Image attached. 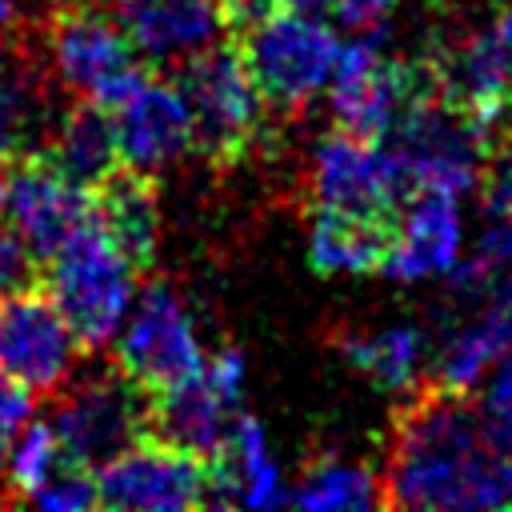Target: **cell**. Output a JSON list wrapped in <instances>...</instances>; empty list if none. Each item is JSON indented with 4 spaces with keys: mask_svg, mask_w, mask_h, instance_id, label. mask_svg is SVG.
I'll return each mask as SVG.
<instances>
[{
    "mask_svg": "<svg viewBox=\"0 0 512 512\" xmlns=\"http://www.w3.org/2000/svg\"><path fill=\"white\" fill-rule=\"evenodd\" d=\"M32 412V392H24L20 384H12L4 372H0V440L16 436L20 424L28 420Z\"/></svg>",
    "mask_w": 512,
    "mask_h": 512,
    "instance_id": "d6a6232c",
    "label": "cell"
},
{
    "mask_svg": "<svg viewBox=\"0 0 512 512\" xmlns=\"http://www.w3.org/2000/svg\"><path fill=\"white\" fill-rule=\"evenodd\" d=\"M112 20L128 36L140 64H180L216 44L224 16L216 0H112Z\"/></svg>",
    "mask_w": 512,
    "mask_h": 512,
    "instance_id": "2e32d148",
    "label": "cell"
},
{
    "mask_svg": "<svg viewBox=\"0 0 512 512\" xmlns=\"http://www.w3.org/2000/svg\"><path fill=\"white\" fill-rule=\"evenodd\" d=\"M412 184L384 140H364L344 128L328 132L308 168V196L316 212H348L396 224Z\"/></svg>",
    "mask_w": 512,
    "mask_h": 512,
    "instance_id": "ba28073f",
    "label": "cell"
},
{
    "mask_svg": "<svg viewBox=\"0 0 512 512\" xmlns=\"http://www.w3.org/2000/svg\"><path fill=\"white\" fill-rule=\"evenodd\" d=\"M64 460V452H60V440H56V432H52V424H44V420H36V424H20V436H16V444L8 448V456H4V468H8V476H4V484H8V500L12 504H28V496L56 472V464Z\"/></svg>",
    "mask_w": 512,
    "mask_h": 512,
    "instance_id": "4316f807",
    "label": "cell"
},
{
    "mask_svg": "<svg viewBox=\"0 0 512 512\" xmlns=\"http://www.w3.org/2000/svg\"><path fill=\"white\" fill-rule=\"evenodd\" d=\"M340 356L360 368L376 388H412L424 364V336L420 328L396 324L380 332H340L336 336Z\"/></svg>",
    "mask_w": 512,
    "mask_h": 512,
    "instance_id": "603a6c76",
    "label": "cell"
},
{
    "mask_svg": "<svg viewBox=\"0 0 512 512\" xmlns=\"http://www.w3.org/2000/svg\"><path fill=\"white\" fill-rule=\"evenodd\" d=\"M144 416H148V392H140L128 376L112 368L104 376L76 384L56 404L48 424L60 440L64 460H76L96 472L108 456H116L128 440L144 432Z\"/></svg>",
    "mask_w": 512,
    "mask_h": 512,
    "instance_id": "4fadbf2b",
    "label": "cell"
},
{
    "mask_svg": "<svg viewBox=\"0 0 512 512\" xmlns=\"http://www.w3.org/2000/svg\"><path fill=\"white\" fill-rule=\"evenodd\" d=\"M112 128L120 160L140 172L164 168L192 148V112L176 80H160L152 72L120 108H112Z\"/></svg>",
    "mask_w": 512,
    "mask_h": 512,
    "instance_id": "e0dca14e",
    "label": "cell"
},
{
    "mask_svg": "<svg viewBox=\"0 0 512 512\" xmlns=\"http://www.w3.org/2000/svg\"><path fill=\"white\" fill-rule=\"evenodd\" d=\"M420 64L436 96L496 128L512 108V12H500L480 32L436 44Z\"/></svg>",
    "mask_w": 512,
    "mask_h": 512,
    "instance_id": "8fae6325",
    "label": "cell"
},
{
    "mask_svg": "<svg viewBox=\"0 0 512 512\" xmlns=\"http://www.w3.org/2000/svg\"><path fill=\"white\" fill-rule=\"evenodd\" d=\"M176 88L192 112V148L212 164L228 168L248 156L264 128V100L236 52V44H208L180 60Z\"/></svg>",
    "mask_w": 512,
    "mask_h": 512,
    "instance_id": "277c9868",
    "label": "cell"
},
{
    "mask_svg": "<svg viewBox=\"0 0 512 512\" xmlns=\"http://www.w3.org/2000/svg\"><path fill=\"white\" fill-rule=\"evenodd\" d=\"M392 228L384 220H364L348 212H312L308 236V264L320 276H364L384 272Z\"/></svg>",
    "mask_w": 512,
    "mask_h": 512,
    "instance_id": "44dd1931",
    "label": "cell"
},
{
    "mask_svg": "<svg viewBox=\"0 0 512 512\" xmlns=\"http://www.w3.org/2000/svg\"><path fill=\"white\" fill-rule=\"evenodd\" d=\"M288 504L296 508H372L380 504V484L364 464L340 460V456H316L308 460L300 488L288 492Z\"/></svg>",
    "mask_w": 512,
    "mask_h": 512,
    "instance_id": "cb8c5ba5",
    "label": "cell"
},
{
    "mask_svg": "<svg viewBox=\"0 0 512 512\" xmlns=\"http://www.w3.org/2000/svg\"><path fill=\"white\" fill-rule=\"evenodd\" d=\"M504 272H512V216H496L484 228L476 252L448 268L456 292H488Z\"/></svg>",
    "mask_w": 512,
    "mask_h": 512,
    "instance_id": "83f0119b",
    "label": "cell"
},
{
    "mask_svg": "<svg viewBox=\"0 0 512 512\" xmlns=\"http://www.w3.org/2000/svg\"><path fill=\"white\" fill-rule=\"evenodd\" d=\"M460 196L440 188H412L400 204L384 272L396 280L448 276L460 256Z\"/></svg>",
    "mask_w": 512,
    "mask_h": 512,
    "instance_id": "ac0fdd59",
    "label": "cell"
},
{
    "mask_svg": "<svg viewBox=\"0 0 512 512\" xmlns=\"http://www.w3.org/2000/svg\"><path fill=\"white\" fill-rule=\"evenodd\" d=\"M124 316L128 320H120L124 332L116 340V372L128 376L140 392L152 396L200 368L204 352L192 316L168 284H148L136 308Z\"/></svg>",
    "mask_w": 512,
    "mask_h": 512,
    "instance_id": "7c38bea8",
    "label": "cell"
},
{
    "mask_svg": "<svg viewBox=\"0 0 512 512\" xmlns=\"http://www.w3.org/2000/svg\"><path fill=\"white\" fill-rule=\"evenodd\" d=\"M412 188H440L452 196L476 192L492 152V124L448 104L432 88L384 136Z\"/></svg>",
    "mask_w": 512,
    "mask_h": 512,
    "instance_id": "5b68a950",
    "label": "cell"
},
{
    "mask_svg": "<svg viewBox=\"0 0 512 512\" xmlns=\"http://www.w3.org/2000/svg\"><path fill=\"white\" fill-rule=\"evenodd\" d=\"M0 216L44 260L92 216V200H88V188L68 180L40 148L36 152L28 148V152H20L4 164V208H0Z\"/></svg>",
    "mask_w": 512,
    "mask_h": 512,
    "instance_id": "9a60e30c",
    "label": "cell"
},
{
    "mask_svg": "<svg viewBox=\"0 0 512 512\" xmlns=\"http://www.w3.org/2000/svg\"><path fill=\"white\" fill-rule=\"evenodd\" d=\"M68 180H76L80 188H96L116 164H120V148H116V128H112V112L100 108L96 100H80L72 104L52 140L40 148Z\"/></svg>",
    "mask_w": 512,
    "mask_h": 512,
    "instance_id": "7402d4cb",
    "label": "cell"
},
{
    "mask_svg": "<svg viewBox=\"0 0 512 512\" xmlns=\"http://www.w3.org/2000/svg\"><path fill=\"white\" fill-rule=\"evenodd\" d=\"M88 200L100 232L132 260L136 272H148L160 240V200L152 172H140L120 160L96 188H88Z\"/></svg>",
    "mask_w": 512,
    "mask_h": 512,
    "instance_id": "d6986e66",
    "label": "cell"
},
{
    "mask_svg": "<svg viewBox=\"0 0 512 512\" xmlns=\"http://www.w3.org/2000/svg\"><path fill=\"white\" fill-rule=\"evenodd\" d=\"M396 408L384 468V508H508L512 456H500L480 428L472 392L436 380L412 384Z\"/></svg>",
    "mask_w": 512,
    "mask_h": 512,
    "instance_id": "6da1fadb",
    "label": "cell"
},
{
    "mask_svg": "<svg viewBox=\"0 0 512 512\" xmlns=\"http://www.w3.org/2000/svg\"><path fill=\"white\" fill-rule=\"evenodd\" d=\"M212 504H244V508H276L288 500L280 472L264 452V432L252 416H232L216 452L208 456Z\"/></svg>",
    "mask_w": 512,
    "mask_h": 512,
    "instance_id": "ffe728a7",
    "label": "cell"
},
{
    "mask_svg": "<svg viewBox=\"0 0 512 512\" xmlns=\"http://www.w3.org/2000/svg\"><path fill=\"white\" fill-rule=\"evenodd\" d=\"M496 360H504V352H500L496 336L480 320V324L460 328V332H452L444 340V348H440L436 368H432L428 380H436V384H444L452 392H476V384L488 376V368Z\"/></svg>",
    "mask_w": 512,
    "mask_h": 512,
    "instance_id": "484cf974",
    "label": "cell"
},
{
    "mask_svg": "<svg viewBox=\"0 0 512 512\" xmlns=\"http://www.w3.org/2000/svg\"><path fill=\"white\" fill-rule=\"evenodd\" d=\"M428 88L432 84L424 64L392 60L372 40H352L348 48H340V60L328 80L336 128L364 140H384L396 120L412 108V100Z\"/></svg>",
    "mask_w": 512,
    "mask_h": 512,
    "instance_id": "9c48e42d",
    "label": "cell"
},
{
    "mask_svg": "<svg viewBox=\"0 0 512 512\" xmlns=\"http://www.w3.org/2000/svg\"><path fill=\"white\" fill-rule=\"evenodd\" d=\"M12 20H16V4L12 0H0V32H8Z\"/></svg>",
    "mask_w": 512,
    "mask_h": 512,
    "instance_id": "836d02e7",
    "label": "cell"
},
{
    "mask_svg": "<svg viewBox=\"0 0 512 512\" xmlns=\"http://www.w3.org/2000/svg\"><path fill=\"white\" fill-rule=\"evenodd\" d=\"M232 44L272 112H300L312 104L340 60V40L320 16L268 12L256 24L232 32Z\"/></svg>",
    "mask_w": 512,
    "mask_h": 512,
    "instance_id": "3957f363",
    "label": "cell"
},
{
    "mask_svg": "<svg viewBox=\"0 0 512 512\" xmlns=\"http://www.w3.org/2000/svg\"><path fill=\"white\" fill-rule=\"evenodd\" d=\"M240 384H244V356L236 348H220L216 356H204L196 372L148 396L144 432L164 436L208 460L232 424Z\"/></svg>",
    "mask_w": 512,
    "mask_h": 512,
    "instance_id": "30bf717a",
    "label": "cell"
},
{
    "mask_svg": "<svg viewBox=\"0 0 512 512\" xmlns=\"http://www.w3.org/2000/svg\"><path fill=\"white\" fill-rule=\"evenodd\" d=\"M40 264L44 260L32 252V244L0 216V296L40 284Z\"/></svg>",
    "mask_w": 512,
    "mask_h": 512,
    "instance_id": "4dcf8cb0",
    "label": "cell"
},
{
    "mask_svg": "<svg viewBox=\"0 0 512 512\" xmlns=\"http://www.w3.org/2000/svg\"><path fill=\"white\" fill-rule=\"evenodd\" d=\"M96 504L120 512L208 508L212 504L208 460L164 436L140 432L96 468Z\"/></svg>",
    "mask_w": 512,
    "mask_h": 512,
    "instance_id": "52a82bcc",
    "label": "cell"
},
{
    "mask_svg": "<svg viewBox=\"0 0 512 512\" xmlns=\"http://www.w3.org/2000/svg\"><path fill=\"white\" fill-rule=\"evenodd\" d=\"M40 124V84L32 68L0 60V164L28 152Z\"/></svg>",
    "mask_w": 512,
    "mask_h": 512,
    "instance_id": "d4e9b609",
    "label": "cell"
},
{
    "mask_svg": "<svg viewBox=\"0 0 512 512\" xmlns=\"http://www.w3.org/2000/svg\"><path fill=\"white\" fill-rule=\"evenodd\" d=\"M44 4H56L60 8V4H76V0H44Z\"/></svg>",
    "mask_w": 512,
    "mask_h": 512,
    "instance_id": "e575fe53",
    "label": "cell"
},
{
    "mask_svg": "<svg viewBox=\"0 0 512 512\" xmlns=\"http://www.w3.org/2000/svg\"><path fill=\"white\" fill-rule=\"evenodd\" d=\"M132 260L88 216L52 256L40 264V288L68 320L80 348H100L116 336L136 284Z\"/></svg>",
    "mask_w": 512,
    "mask_h": 512,
    "instance_id": "7a4b0ae2",
    "label": "cell"
},
{
    "mask_svg": "<svg viewBox=\"0 0 512 512\" xmlns=\"http://www.w3.org/2000/svg\"><path fill=\"white\" fill-rule=\"evenodd\" d=\"M76 336L52 296L32 284L0 296V372L24 392H52L68 380Z\"/></svg>",
    "mask_w": 512,
    "mask_h": 512,
    "instance_id": "5bb4252c",
    "label": "cell"
},
{
    "mask_svg": "<svg viewBox=\"0 0 512 512\" xmlns=\"http://www.w3.org/2000/svg\"><path fill=\"white\" fill-rule=\"evenodd\" d=\"M28 504L44 508V512H76V508H96V472L76 464V460H60L56 472L28 496Z\"/></svg>",
    "mask_w": 512,
    "mask_h": 512,
    "instance_id": "f546056e",
    "label": "cell"
},
{
    "mask_svg": "<svg viewBox=\"0 0 512 512\" xmlns=\"http://www.w3.org/2000/svg\"><path fill=\"white\" fill-rule=\"evenodd\" d=\"M400 0H328V8L336 12L340 24H348L352 32H372Z\"/></svg>",
    "mask_w": 512,
    "mask_h": 512,
    "instance_id": "1f68e13d",
    "label": "cell"
},
{
    "mask_svg": "<svg viewBox=\"0 0 512 512\" xmlns=\"http://www.w3.org/2000/svg\"><path fill=\"white\" fill-rule=\"evenodd\" d=\"M44 44L56 76L72 92L96 100L108 112L120 108L148 76V68H140V56L132 52L112 12L100 8L60 4V12L48 16L44 24Z\"/></svg>",
    "mask_w": 512,
    "mask_h": 512,
    "instance_id": "8992f818",
    "label": "cell"
},
{
    "mask_svg": "<svg viewBox=\"0 0 512 512\" xmlns=\"http://www.w3.org/2000/svg\"><path fill=\"white\" fill-rule=\"evenodd\" d=\"M476 388H480V396L472 404H476L484 436L492 440V448L500 456H512V356L496 360Z\"/></svg>",
    "mask_w": 512,
    "mask_h": 512,
    "instance_id": "f1b7e54d",
    "label": "cell"
}]
</instances>
